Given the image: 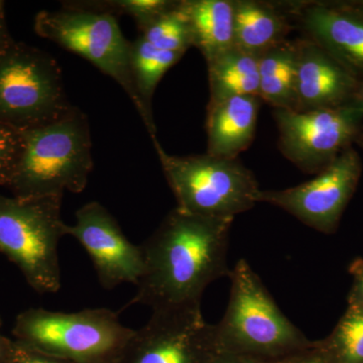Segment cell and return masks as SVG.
<instances>
[{
    "instance_id": "cell-11",
    "label": "cell",
    "mask_w": 363,
    "mask_h": 363,
    "mask_svg": "<svg viewBox=\"0 0 363 363\" xmlns=\"http://www.w3.org/2000/svg\"><path fill=\"white\" fill-rule=\"evenodd\" d=\"M216 352L214 325L201 309L156 310L117 363H208Z\"/></svg>"
},
{
    "instance_id": "cell-8",
    "label": "cell",
    "mask_w": 363,
    "mask_h": 363,
    "mask_svg": "<svg viewBox=\"0 0 363 363\" xmlns=\"http://www.w3.org/2000/svg\"><path fill=\"white\" fill-rule=\"evenodd\" d=\"M72 107L57 60L14 40L0 56V123L33 130L58 121Z\"/></svg>"
},
{
    "instance_id": "cell-32",
    "label": "cell",
    "mask_w": 363,
    "mask_h": 363,
    "mask_svg": "<svg viewBox=\"0 0 363 363\" xmlns=\"http://www.w3.org/2000/svg\"><path fill=\"white\" fill-rule=\"evenodd\" d=\"M355 143H357V145L363 149V126L362 130H360V133H358L357 140H355Z\"/></svg>"
},
{
    "instance_id": "cell-13",
    "label": "cell",
    "mask_w": 363,
    "mask_h": 363,
    "mask_svg": "<svg viewBox=\"0 0 363 363\" xmlns=\"http://www.w3.org/2000/svg\"><path fill=\"white\" fill-rule=\"evenodd\" d=\"M289 13L308 39L363 80V11L352 1H307L289 4Z\"/></svg>"
},
{
    "instance_id": "cell-23",
    "label": "cell",
    "mask_w": 363,
    "mask_h": 363,
    "mask_svg": "<svg viewBox=\"0 0 363 363\" xmlns=\"http://www.w3.org/2000/svg\"><path fill=\"white\" fill-rule=\"evenodd\" d=\"M93 6L113 16H128L143 30L150 23L175 6L176 1L168 0H113L91 1Z\"/></svg>"
},
{
    "instance_id": "cell-22",
    "label": "cell",
    "mask_w": 363,
    "mask_h": 363,
    "mask_svg": "<svg viewBox=\"0 0 363 363\" xmlns=\"http://www.w3.org/2000/svg\"><path fill=\"white\" fill-rule=\"evenodd\" d=\"M140 33L143 39L162 51L186 54L193 47L190 28L180 1H176L175 6L155 18Z\"/></svg>"
},
{
    "instance_id": "cell-24",
    "label": "cell",
    "mask_w": 363,
    "mask_h": 363,
    "mask_svg": "<svg viewBox=\"0 0 363 363\" xmlns=\"http://www.w3.org/2000/svg\"><path fill=\"white\" fill-rule=\"evenodd\" d=\"M23 147L21 131L0 123V187H6Z\"/></svg>"
},
{
    "instance_id": "cell-33",
    "label": "cell",
    "mask_w": 363,
    "mask_h": 363,
    "mask_svg": "<svg viewBox=\"0 0 363 363\" xmlns=\"http://www.w3.org/2000/svg\"><path fill=\"white\" fill-rule=\"evenodd\" d=\"M353 2V4H355L357 7H359L362 11H363V0H351Z\"/></svg>"
},
{
    "instance_id": "cell-3",
    "label": "cell",
    "mask_w": 363,
    "mask_h": 363,
    "mask_svg": "<svg viewBox=\"0 0 363 363\" xmlns=\"http://www.w3.org/2000/svg\"><path fill=\"white\" fill-rule=\"evenodd\" d=\"M230 298L215 327L217 352L278 362L309 347V340L281 312L245 259L229 274Z\"/></svg>"
},
{
    "instance_id": "cell-6",
    "label": "cell",
    "mask_w": 363,
    "mask_h": 363,
    "mask_svg": "<svg viewBox=\"0 0 363 363\" xmlns=\"http://www.w3.org/2000/svg\"><path fill=\"white\" fill-rule=\"evenodd\" d=\"M177 209L185 213L234 219L257 203L260 189L252 172L238 159L208 155L173 156L152 138Z\"/></svg>"
},
{
    "instance_id": "cell-2",
    "label": "cell",
    "mask_w": 363,
    "mask_h": 363,
    "mask_svg": "<svg viewBox=\"0 0 363 363\" xmlns=\"http://www.w3.org/2000/svg\"><path fill=\"white\" fill-rule=\"evenodd\" d=\"M23 147L6 188L20 199L83 192L92 172L89 119L73 106L54 123L21 131Z\"/></svg>"
},
{
    "instance_id": "cell-25",
    "label": "cell",
    "mask_w": 363,
    "mask_h": 363,
    "mask_svg": "<svg viewBox=\"0 0 363 363\" xmlns=\"http://www.w3.org/2000/svg\"><path fill=\"white\" fill-rule=\"evenodd\" d=\"M9 363H75L64 358L45 354L14 340L13 355Z\"/></svg>"
},
{
    "instance_id": "cell-27",
    "label": "cell",
    "mask_w": 363,
    "mask_h": 363,
    "mask_svg": "<svg viewBox=\"0 0 363 363\" xmlns=\"http://www.w3.org/2000/svg\"><path fill=\"white\" fill-rule=\"evenodd\" d=\"M208 363H279V360L278 362H269V360L233 354V353L216 352Z\"/></svg>"
},
{
    "instance_id": "cell-14",
    "label": "cell",
    "mask_w": 363,
    "mask_h": 363,
    "mask_svg": "<svg viewBox=\"0 0 363 363\" xmlns=\"http://www.w3.org/2000/svg\"><path fill=\"white\" fill-rule=\"evenodd\" d=\"M360 80L310 39L297 40L295 111L337 108L351 104Z\"/></svg>"
},
{
    "instance_id": "cell-7",
    "label": "cell",
    "mask_w": 363,
    "mask_h": 363,
    "mask_svg": "<svg viewBox=\"0 0 363 363\" xmlns=\"http://www.w3.org/2000/svg\"><path fill=\"white\" fill-rule=\"evenodd\" d=\"M62 199H20L0 193V253L42 295L61 288L59 243L68 226L62 220Z\"/></svg>"
},
{
    "instance_id": "cell-28",
    "label": "cell",
    "mask_w": 363,
    "mask_h": 363,
    "mask_svg": "<svg viewBox=\"0 0 363 363\" xmlns=\"http://www.w3.org/2000/svg\"><path fill=\"white\" fill-rule=\"evenodd\" d=\"M14 42L7 26L4 2L0 0V56L11 47Z\"/></svg>"
},
{
    "instance_id": "cell-20",
    "label": "cell",
    "mask_w": 363,
    "mask_h": 363,
    "mask_svg": "<svg viewBox=\"0 0 363 363\" xmlns=\"http://www.w3.org/2000/svg\"><path fill=\"white\" fill-rule=\"evenodd\" d=\"M183 52L162 51L138 35L131 42L130 64L136 91L143 106L152 116V101L160 81L184 56Z\"/></svg>"
},
{
    "instance_id": "cell-15",
    "label": "cell",
    "mask_w": 363,
    "mask_h": 363,
    "mask_svg": "<svg viewBox=\"0 0 363 363\" xmlns=\"http://www.w3.org/2000/svg\"><path fill=\"white\" fill-rule=\"evenodd\" d=\"M262 99L236 96L208 104L207 154L235 160L252 145Z\"/></svg>"
},
{
    "instance_id": "cell-9",
    "label": "cell",
    "mask_w": 363,
    "mask_h": 363,
    "mask_svg": "<svg viewBox=\"0 0 363 363\" xmlns=\"http://www.w3.org/2000/svg\"><path fill=\"white\" fill-rule=\"evenodd\" d=\"M274 118L284 156L316 175L355 143L363 126V111L351 104L311 111L274 108Z\"/></svg>"
},
{
    "instance_id": "cell-1",
    "label": "cell",
    "mask_w": 363,
    "mask_h": 363,
    "mask_svg": "<svg viewBox=\"0 0 363 363\" xmlns=\"http://www.w3.org/2000/svg\"><path fill=\"white\" fill-rule=\"evenodd\" d=\"M234 219L175 209L140 245L143 272L130 304L152 311L201 309L207 286L228 277L229 233Z\"/></svg>"
},
{
    "instance_id": "cell-12",
    "label": "cell",
    "mask_w": 363,
    "mask_h": 363,
    "mask_svg": "<svg viewBox=\"0 0 363 363\" xmlns=\"http://www.w3.org/2000/svg\"><path fill=\"white\" fill-rule=\"evenodd\" d=\"M75 218V224L67 226V235L89 255L100 285L106 290L123 284L136 286L143 272L142 247L126 238L116 217L92 201L79 208Z\"/></svg>"
},
{
    "instance_id": "cell-19",
    "label": "cell",
    "mask_w": 363,
    "mask_h": 363,
    "mask_svg": "<svg viewBox=\"0 0 363 363\" xmlns=\"http://www.w3.org/2000/svg\"><path fill=\"white\" fill-rule=\"evenodd\" d=\"M297 42L281 43L259 56V93L262 101L274 108L295 111Z\"/></svg>"
},
{
    "instance_id": "cell-31",
    "label": "cell",
    "mask_w": 363,
    "mask_h": 363,
    "mask_svg": "<svg viewBox=\"0 0 363 363\" xmlns=\"http://www.w3.org/2000/svg\"><path fill=\"white\" fill-rule=\"evenodd\" d=\"M351 104L354 105V106L358 107L360 111H363V80L360 81L359 86H358Z\"/></svg>"
},
{
    "instance_id": "cell-18",
    "label": "cell",
    "mask_w": 363,
    "mask_h": 363,
    "mask_svg": "<svg viewBox=\"0 0 363 363\" xmlns=\"http://www.w3.org/2000/svg\"><path fill=\"white\" fill-rule=\"evenodd\" d=\"M208 66L209 104L236 96H259V56L233 45Z\"/></svg>"
},
{
    "instance_id": "cell-21",
    "label": "cell",
    "mask_w": 363,
    "mask_h": 363,
    "mask_svg": "<svg viewBox=\"0 0 363 363\" xmlns=\"http://www.w3.org/2000/svg\"><path fill=\"white\" fill-rule=\"evenodd\" d=\"M319 342L330 363H363V308L351 306L330 337Z\"/></svg>"
},
{
    "instance_id": "cell-4",
    "label": "cell",
    "mask_w": 363,
    "mask_h": 363,
    "mask_svg": "<svg viewBox=\"0 0 363 363\" xmlns=\"http://www.w3.org/2000/svg\"><path fill=\"white\" fill-rule=\"evenodd\" d=\"M33 28L40 37L79 55L113 79L135 105L150 138H157L154 116L143 106L133 81L131 42L124 37L116 16L91 1L65 2L58 11H40Z\"/></svg>"
},
{
    "instance_id": "cell-16",
    "label": "cell",
    "mask_w": 363,
    "mask_h": 363,
    "mask_svg": "<svg viewBox=\"0 0 363 363\" xmlns=\"http://www.w3.org/2000/svg\"><path fill=\"white\" fill-rule=\"evenodd\" d=\"M288 9L255 0L234 1V40L236 47L259 56L285 42L290 32Z\"/></svg>"
},
{
    "instance_id": "cell-26",
    "label": "cell",
    "mask_w": 363,
    "mask_h": 363,
    "mask_svg": "<svg viewBox=\"0 0 363 363\" xmlns=\"http://www.w3.org/2000/svg\"><path fill=\"white\" fill-rule=\"evenodd\" d=\"M279 363H330L320 342H313L306 350L279 360Z\"/></svg>"
},
{
    "instance_id": "cell-5",
    "label": "cell",
    "mask_w": 363,
    "mask_h": 363,
    "mask_svg": "<svg viewBox=\"0 0 363 363\" xmlns=\"http://www.w3.org/2000/svg\"><path fill=\"white\" fill-rule=\"evenodd\" d=\"M135 329L106 308L55 312L30 308L16 318L14 340L75 363H117Z\"/></svg>"
},
{
    "instance_id": "cell-29",
    "label": "cell",
    "mask_w": 363,
    "mask_h": 363,
    "mask_svg": "<svg viewBox=\"0 0 363 363\" xmlns=\"http://www.w3.org/2000/svg\"><path fill=\"white\" fill-rule=\"evenodd\" d=\"M0 328H1V319H0ZM14 347V340L6 337L0 332V363H9Z\"/></svg>"
},
{
    "instance_id": "cell-17",
    "label": "cell",
    "mask_w": 363,
    "mask_h": 363,
    "mask_svg": "<svg viewBox=\"0 0 363 363\" xmlns=\"http://www.w3.org/2000/svg\"><path fill=\"white\" fill-rule=\"evenodd\" d=\"M180 6L187 18L193 47L206 63L235 45L234 1L230 0H182Z\"/></svg>"
},
{
    "instance_id": "cell-10",
    "label": "cell",
    "mask_w": 363,
    "mask_h": 363,
    "mask_svg": "<svg viewBox=\"0 0 363 363\" xmlns=\"http://www.w3.org/2000/svg\"><path fill=\"white\" fill-rule=\"evenodd\" d=\"M362 169L359 154L351 145L313 180L284 190H260L257 203L281 208L307 226L331 233L357 188Z\"/></svg>"
},
{
    "instance_id": "cell-30",
    "label": "cell",
    "mask_w": 363,
    "mask_h": 363,
    "mask_svg": "<svg viewBox=\"0 0 363 363\" xmlns=\"http://www.w3.org/2000/svg\"><path fill=\"white\" fill-rule=\"evenodd\" d=\"M353 303L351 306L363 308V269L357 272V284H355Z\"/></svg>"
}]
</instances>
